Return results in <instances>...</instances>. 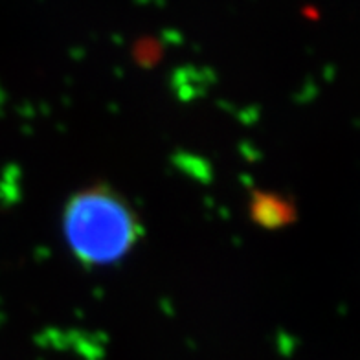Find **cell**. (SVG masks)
<instances>
[{
  "instance_id": "obj_2",
  "label": "cell",
  "mask_w": 360,
  "mask_h": 360,
  "mask_svg": "<svg viewBox=\"0 0 360 360\" xmlns=\"http://www.w3.org/2000/svg\"><path fill=\"white\" fill-rule=\"evenodd\" d=\"M252 217L256 219L261 226L280 228L289 224L294 217V206L280 195L257 193L252 200Z\"/></svg>"
},
{
  "instance_id": "obj_1",
  "label": "cell",
  "mask_w": 360,
  "mask_h": 360,
  "mask_svg": "<svg viewBox=\"0 0 360 360\" xmlns=\"http://www.w3.org/2000/svg\"><path fill=\"white\" fill-rule=\"evenodd\" d=\"M63 230L72 254L85 265H110L124 259L142 237L133 208L105 186L72 195L63 214Z\"/></svg>"
}]
</instances>
